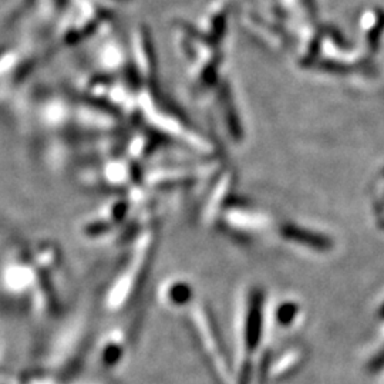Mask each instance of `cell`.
Returning a JSON list of instances; mask_svg holds the SVG:
<instances>
[{
	"instance_id": "obj_1",
	"label": "cell",
	"mask_w": 384,
	"mask_h": 384,
	"mask_svg": "<svg viewBox=\"0 0 384 384\" xmlns=\"http://www.w3.org/2000/svg\"><path fill=\"white\" fill-rule=\"evenodd\" d=\"M372 370L373 372H379V370H382L384 368V350L383 352H380L378 356H376V359L372 362Z\"/></svg>"
},
{
	"instance_id": "obj_2",
	"label": "cell",
	"mask_w": 384,
	"mask_h": 384,
	"mask_svg": "<svg viewBox=\"0 0 384 384\" xmlns=\"http://www.w3.org/2000/svg\"><path fill=\"white\" fill-rule=\"evenodd\" d=\"M383 192H384V187H383ZM383 201H384V199H383Z\"/></svg>"
}]
</instances>
